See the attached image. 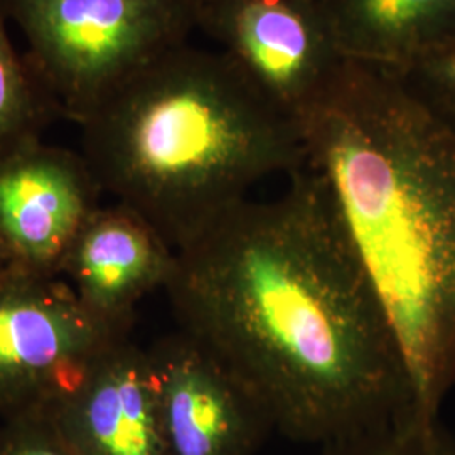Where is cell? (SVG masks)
I'll return each instance as SVG.
<instances>
[{"label":"cell","mask_w":455,"mask_h":455,"mask_svg":"<svg viewBox=\"0 0 455 455\" xmlns=\"http://www.w3.org/2000/svg\"><path fill=\"white\" fill-rule=\"evenodd\" d=\"M124 339L86 314L63 278L0 275V417L48 411Z\"/></svg>","instance_id":"5"},{"label":"cell","mask_w":455,"mask_h":455,"mask_svg":"<svg viewBox=\"0 0 455 455\" xmlns=\"http://www.w3.org/2000/svg\"><path fill=\"white\" fill-rule=\"evenodd\" d=\"M0 455H76L49 411L5 419L0 425Z\"/></svg>","instance_id":"15"},{"label":"cell","mask_w":455,"mask_h":455,"mask_svg":"<svg viewBox=\"0 0 455 455\" xmlns=\"http://www.w3.org/2000/svg\"><path fill=\"white\" fill-rule=\"evenodd\" d=\"M176 251L137 212L114 203L90 216L71 246L61 278L88 315L118 338H132L137 306L165 289Z\"/></svg>","instance_id":"9"},{"label":"cell","mask_w":455,"mask_h":455,"mask_svg":"<svg viewBox=\"0 0 455 455\" xmlns=\"http://www.w3.org/2000/svg\"><path fill=\"white\" fill-rule=\"evenodd\" d=\"M165 455H257L275 430L260 398L189 334L147 349Z\"/></svg>","instance_id":"7"},{"label":"cell","mask_w":455,"mask_h":455,"mask_svg":"<svg viewBox=\"0 0 455 455\" xmlns=\"http://www.w3.org/2000/svg\"><path fill=\"white\" fill-rule=\"evenodd\" d=\"M297 118L398 342L413 419L437 422L455 390V129L398 75L351 60Z\"/></svg>","instance_id":"2"},{"label":"cell","mask_w":455,"mask_h":455,"mask_svg":"<svg viewBox=\"0 0 455 455\" xmlns=\"http://www.w3.org/2000/svg\"><path fill=\"white\" fill-rule=\"evenodd\" d=\"M9 268H7V265H5V261L2 259V255H0V275L4 274V272H7Z\"/></svg>","instance_id":"17"},{"label":"cell","mask_w":455,"mask_h":455,"mask_svg":"<svg viewBox=\"0 0 455 455\" xmlns=\"http://www.w3.org/2000/svg\"><path fill=\"white\" fill-rule=\"evenodd\" d=\"M176 2L186 11V14L191 17L196 29H201L204 22L225 0H176Z\"/></svg>","instance_id":"16"},{"label":"cell","mask_w":455,"mask_h":455,"mask_svg":"<svg viewBox=\"0 0 455 455\" xmlns=\"http://www.w3.org/2000/svg\"><path fill=\"white\" fill-rule=\"evenodd\" d=\"M351 61L403 73L455 46V0H321Z\"/></svg>","instance_id":"11"},{"label":"cell","mask_w":455,"mask_h":455,"mask_svg":"<svg viewBox=\"0 0 455 455\" xmlns=\"http://www.w3.org/2000/svg\"><path fill=\"white\" fill-rule=\"evenodd\" d=\"M61 116L82 125L98 107L171 49L195 22L176 0H0Z\"/></svg>","instance_id":"4"},{"label":"cell","mask_w":455,"mask_h":455,"mask_svg":"<svg viewBox=\"0 0 455 455\" xmlns=\"http://www.w3.org/2000/svg\"><path fill=\"white\" fill-rule=\"evenodd\" d=\"M201 29L260 93L295 116L346 60L321 0H225Z\"/></svg>","instance_id":"8"},{"label":"cell","mask_w":455,"mask_h":455,"mask_svg":"<svg viewBox=\"0 0 455 455\" xmlns=\"http://www.w3.org/2000/svg\"><path fill=\"white\" fill-rule=\"evenodd\" d=\"M48 411L76 455H165L148 353L132 338L107 346Z\"/></svg>","instance_id":"10"},{"label":"cell","mask_w":455,"mask_h":455,"mask_svg":"<svg viewBox=\"0 0 455 455\" xmlns=\"http://www.w3.org/2000/svg\"><path fill=\"white\" fill-rule=\"evenodd\" d=\"M97 180L83 157L43 139L0 156V255L24 275L61 278L66 257L100 208Z\"/></svg>","instance_id":"6"},{"label":"cell","mask_w":455,"mask_h":455,"mask_svg":"<svg viewBox=\"0 0 455 455\" xmlns=\"http://www.w3.org/2000/svg\"><path fill=\"white\" fill-rule=\"evenodd\" d=\"M395 75L455 129V46Z\"/></svg>","instance_id":"14"},{"label":"cell","mask_w":455,"mask_h":455,"mask_svg":"<svg viewBox=\"0 0 455 455\" xmlns=\"http://www.w3.org/2000/svg\"><path fill=\"white\" fill-rule=\"evenodd\" d=\"M321 455H455V434L440 420H405L323 445Z\"/></svg>","instance_id":"13"},{"label":"cell","mask_w":455,"mask_h":455,"mask_svg":"<svg viewBox=\"0 0 455 455\" xmlns=\"http://www.w3.org/2000/svg\"><path fill=\"white\" fill-rule=\"evenodd\" d=\"M165 293L178 329L267 408L276 432L321 447L415 420L407 368L319 178L289 176L176 251Z\"/></svg>","instance_id":"1"},{"label":"cell","mask_w":455,"mask_h":455,"mask_svg":"<svg viewBox=\"0 0 455 455\" xmlns=\"http://www.w3.org/2000/svg\"><path fill=\"white\" fill-rule=\"evenodd\" d=\"M80 129L100 191L140 214L174 251L260 180L307 163L299 118L220 49L189 43L133 75Z\"/></svg>","instance_id":"3"},{"label":"cell","mask_w":455,"mask_h":455,"mask_svg":"<svg viewBox=\"0 0 455 455\" xmlns=\"http://www.w3.org/2000/svg\"><path fill=\"white\" fill-rule=\"evenodd\" d=\"M9 26L0 4V156L43 139L49 124L61 116L26 54L16 48Z\"/></svg>","instance_id":"12"}]
</instances>
